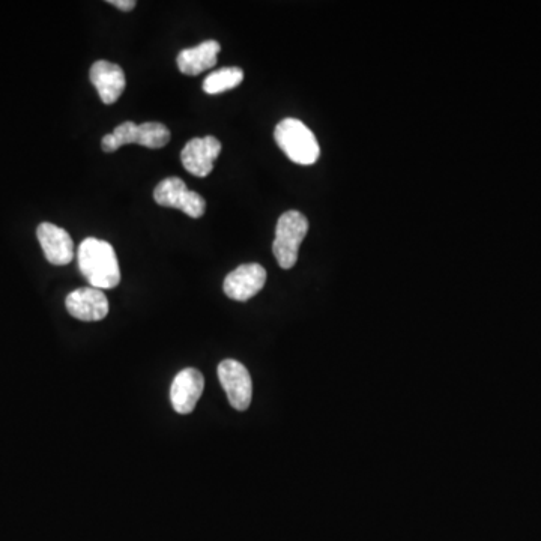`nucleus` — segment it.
<instances>
[{
    "label": "nucleus",
    "instance_id": "obj_9",
    "mask_svg": "<svg viewBox=\"0 0 541 541\" xmlns=\"http://www.w3.org/2000/svg\"><path fill=\"white\" fill-rule=\"evenodd\" d=\"M203 388H205V379L199 370L190 367L179 372L170 387L173 409L181 415L191 414L202 397Z\"/></svg>",
    "mask_w": 541,
    "mask_h": 541
},
{
    "label": "nucleus",
    "instance_id": "obj_6",
    "mask_svg": "<svg viewBox=\"0 0 541 541\" xmlns=\"http://www.w3.org/2000/svg\"><path fill=\"white\" fill-rule=\"evenodd\" d=\"M217 372L232 408L236 411H247L253 397V382L244 364L236 360H224L218 366Z\"/></svg>",
    "mask_w": 541,
    "mask_h": 541
},
{
    "label": "nucleus",
    "instance_id": "obj_15",
    "mask_svg": "<svg viewBox=\"0 0 541 541\" xmlns=\"http://www.w3.org/2000/svg\"><path fill=\"white\" fill-rule=\"evenodd\" d=\"M109 4L113 5V7L118 8V10L128 13V11L134 10L137 2L136 0H109Z\"/></svg>",
    "mask_w": 541,
    "mask_h": 541
},
{
    "label": "nucleus",
    "instance_id": "obj_7",
    "mask_svg": "<svg viewBox=\"0 0 541 541\" xmlns=\"http://www.w3.org/2000/svg\"><path fill=\"white\" fill-rule=\"evenodd\" d=\"M266 283V271L259 263H245L227 274L223 283L224 294L233 301L251 300Z\"/></svg>",
    "mask_w": 541,
    "mask_h": 541
},
{
    "label": "nucleus",
    "instance_id": "obj_10",
    "mask_svg": "<svg viewBox=\"0 0 541 541\" xmlns=\"http://www.w3.org/2000/svg\"><path fill=\"white\" fill-rule=\"evenodd\" d=\"M68 313L83 322L103 321L109 315V300L103 291L95 288H80L71 292L65 301Z\"/></svg>",
    "mask_w": 541,
    "mask_h": 541
},
{
    "label": "nucleus",
    "instance_id": "obj_4",
    "mask_svg": "<svg viewBox=\"0 0 541 541\" xmlns=\"http://www.w3.org/2000/svg\"><path fill=\"white\" fill-rule=\"evenodd\" d=\"M309 232V220L300 211H286L279 218L273 253L283 269L294 268L298 260L301 242Z\"/></svg>",
    "mask_w": 541,
    "mask_h": 541
},
{
    "label": "nucleus",
    "instance_id": "obj_1",
    "mask_svg": "<svg viewBox=\"0 0 541 541\" xmlns=\"http://www.w3.org/2000/svg\"><path fill=\"white\" fill-rule=\"evenodd\" d=\"M79 268L82 276L88 280L91 288L113 289L121 283V269L115 248L107 241L98 238H86L80 244Z\"/></svg>",
    "mask_w": 541,
    "mask_h": 541
},
{
    "label": "nucleus",
    "instance_id": "obj_11",
    "mask_svg": "<svg viewBox=\"0 0 541 541\" xmlns=\"http://www.w3.org/2000/svg\"><path fill=\"white\" fill-rule=\"evenodd\" d=\"M37 236L46 259L52 265H68L74 259V242L67 230L56 224L41 223Z\"/></svg>",
    "mask_w": 541,
    "mask_h": 541
},
{
    "label": "nucleus",
    "instance_id": "obj_3",
    "mask_svg": "<svg viewBox=\"0 0 541 541\" xmlns=\"http://www.w3.org/2000/svg\"><path fill=\"white\" fill-rule=\"evenodd\" d=\"M170 142V131L160 122L137 125L128 121L118 125L112 134L103 137L104 152H115L125 145H142L149 149H161Z\"/></svg>",
    "mask_w": 541,
    "mask_h": 541
},
{
    "label": "nucleus",
    "instance_id": "obj_13",
    "mask_svg": "<svg viewBox=\"0 0 541 541\" xmlns=\"http://www.w3.org/2000/svg\"><path fill=\"white\" fill-rule=\"evenodd\" d=\"M221 46L217 41H203L193 49H185L179 52L176 62L179 71L185 76H199L203 71L211 70L217 65L218 53Z\"/></svg>",
    "mask_w": 541,
    "mask_h": 541
},
{
    "label": "nucleus",
    "instance_id": "obj_14",
    "mask_svg": "<svg viewBox=\"0 0 541 541\" xmlns=\"http://www.w3.org/2000/svg\"><path fill=\"white\" fill-rule=\"evenodd\" d=\"M244 80V71L238 67H226L209 74L203 82V91L208 95L223 94L238 88Z\"/></svg>",
    "mask_w": 541,
    "mask_h": 541
},
{
    "label": "nucleus",
    "instance_id": "obj_5",
    "mask_svg": "<svg viewBox=\"0 0 541 541\" xmlns=\"http://www.w3.org/2000/svg\"><path fill=\"white\" fill-rule=\"evenodd\" d=\"M155 202L164 208H175L191 218H200L205 214L206 202L199 193L190 191L178 176L164 179L154 190Z\"/></svg>",
    "mask_w": 541,
    "mask_h": 541
},
{
    "label": "nucleus",
    "instance_id": "obj_2",
    "mask_svg": "<svg viewBox=\"0 0 541 541\" xmlns=\"http://www.w3.org/2000/svg\"><path fill=\"white\" fill-rule=\"evenodd\" d=\"M276 143L286 157L301 166H312L321 155L318 140L313 131L300 119L286 118L274 131Z\"/></svg>",
    "mask_w": 541,
    "mask_h": 541
},
{
    "label": "nucleus",
    "instance_id": "obj_12",
    "mask_svg": "<svg viewBox=\"0 0 541 541\" xmlns=\"http://www.w3.org/2000/svg\"><path fill=\"white\" fill-rule=\"evenodd\" d=\"M89 79L97 89L101 101L107 106L116 103L124 94L125 86H127L124 70L109 61L95 62L91 67Z\"/></svg>",
    "mask_w": 541,
    "mask_h": 541
},
{
    "label": "nucleus",
    "instance_id": "obj_8",
    "mask_svg": "<svg viewBox=\"0 0 541 541\" xmlns=\"http://www.w3.org/2000/svg\"><path fill=\"white\" fill-rule=\"evenodd\" d=\"M221 152L220 140L212 136L196 137L184 146L181 152L182 166L197 178H206L214 169Z\"/></svg>",
    "mask_w": 541,
    "mask_h": 541
}]
</instances>
